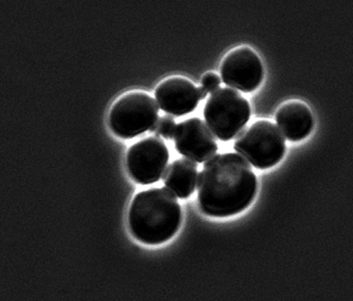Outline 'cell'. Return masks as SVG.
<instances>
[{
  "instance_id": "1",
  "label": "cell",
  "mask_w": 353,
  "mask_h": 301,
  "mask_svg": "<svg viewBox=\"0 0 353 301\" xmlns=\"http://www.w3.org/2000/svg\"><path fill=\"white\" fill-rule=\"evenodd\" d=\"M257 186L249 161L238 153H221L205 161L198 176V203L209 217H232L251 205Z\"/></svg>"
},
{
  "instance_id": "2",
  "label": "cell",
  "mask_w": 353,
  "mask_h": 301,
  "mask_svg": "<svg viewBox=\"0 0 353 301\" xmlns=\"http://www.w3.org/2000/svg\"><path fill=\"white\" fill-rule=\"evenodd\" d=\"M128 220L136 239L146 245H161L181 229V206L169 189H145L133 198Z\"/></svg>"
},
{
  "instance_id": "3",
  "label": "cell",
  "mask_w": 353,
  "mask_h": 301,
  "mask_svg": "<svg viewBox=\"0 0 353 301\" xmlns=\"http://www.w3.org/2000/svg\"><path fill=\"white\" fill-rule=\"evenodd\" d=\"M251 116L249 101L231 87H219L205 103L206 124L221 141H229L244 129Z\"/></svg>"
},
{
  "instance_id": "4",
  "label": "cell",
  "mask_w": 353,
  "mask_h": 301,
  "mask_svg": "<svg viewBox=\"0 0 353 301\" xmlns=\"http://www.w3.org/2000/svg\"><path fill=\"white\" fill-rule=\"evenodd\" d=\"M159 119V107L145 92H128L118 98L109 113V126L118 137L132 139L152 131Z\"/></svg>"
},
{
  "instance_id": "5",
  "label": "cell",
  "mask_w": 353,
  "mask_h": 301,
  "mask_svg": "<svg viewBox=\"0 0 353 301\" xmlns=\"http://www.w3.org/2000/svg\"><path fill=\"white\" fill-rule=\"evenodd\" d=\"M234 149L254 167L270 169L284 158L285 138L272 121H257L239 133Z\"/></svg>"
},
{
  "instance_id": "6",
  "label": "cell",
  "mask_w": 353,
  "mask_h": 301,
  "mask_svg": "<svg viewBox=\"0 0 353 301\" xmlns=\"http://www.w3.org/2000/svg\"><path fill=\"white\" fill-rule=\"evenodd\" d=\"M169 159V149L165 141L159 137H148L130 147L126 167L137 184L150 185L161 180Z\"/></svg>"
},
{
  "instance_id": "7",
  "label": "cell",
  "mask_w": 353,
  "mask_h": 301,
  "mask_svg": "<svg viewBox=\"0 0 353 301\" xmlns=\"http://www.w3.org/2000/svg\"><path fill=\"white\" fill-rule=\"evenodd\" d=\"M221 81L230 87L243 92H252L264 79V66L261 58L246 46L234 48L221 63Z\"/></svg>"
},
{
  "instance_id": "8",
  "label": "cell",
  "mask_w": 353,
  "mask_h": 301,
  "mask_svg": "<svg viewBox=\"0 0 353 301\" xmlns=\"http://www.w3.org/2000/svg\"><path fill=\"white\" fill-rule=\"evenodd\" d=\"M172 138L176 151L197 164L209 160L218 151L214 134L199 118H190L176 125Z\"/></svg>"
},
{
  "instance_id": "9",
  "label": "cell",
  "mask_w": 353,
  "mask_h": 301,
  "mask_svg": "<svg viewBox=\"0 0 353 301\" xmlns=\"http://www.w3.org/2000/svg\"><path fill=\"white\" fill-rule=\"evenodd\" d=\"M154 94L161 109L173 116L192 112L201 101L199 89L184 76H170L161 81Z\"/></svg>"
},
{
  "instance_id": "10",
  "label": "cell",
  "mask_w": 353,
  "mask_h": 301,
  "mask_svg": "<svg viewBox=\"0 0 353 301\" xmlns=\"http://www.w3.org/2000/svg\"><path fill=\"white\" fill-rule=\"evenodd\" d=\"M276 121L290 141H301L312 132V112L301 101H288L281 105L276 113Z\"/></svg>"
},
{
  "instance_id": "11",
  "label": "cell",
  "mask_w": 353,
  "mask_h": 301,
  "mask_svg": "<svg viewBox=\"0 0 353 301\" xmlns=\"http://www.w3.org/2000/svg\"><path fill=\"white\" fill-rule=\"evenodd\" d=\"M197 179V163L188 158H179L169 165L163 180L176 198L188 199L196 189Z\"/></svg>"
},
{
  "instance_id": "12",
  "label": "cell",
  "mask_w": 353,
  "mask_h": 301,
  "mask_svg": "<svg viewBox=\"0 0 353 301\" xmlns=\"http://www.w3.org/2000/svg\"><path fill=\"white\" fill-rule=\"evenodd\" d=\"M174 129H176V121H174V119L171 118V116H164L158 119L152 131L156 133L157 136H161V137L169 139V138H172Z\"/></svg>"
},
{
  "instance_id": "13",
  "label": "cell",
  "mask_w": 353,
  "mask_h": 301,
  "mask_svg": "<svg viewBox=\"0 0 353 301\" xmlns=\"http://www.w3.org/2000/svg\"><path fill=\"white\" fill-rule=\"evenodd\" d=\"M221 83V78L218 76L217 73L208 72L205 73L203 79H201V87H203L206 92L212 93L213 91L219 89Z\"/></svg>"
},
{
  "instance_id": "14",
  "label": "cell",
  "mask_w": 353,
  "mask_h": 301,
  "mask_svg": "<svg viewBox=\"0 0 353 301\" xmlns=\"http://www.w3.org/2000/svg\"><path fill=\"white\" fill-rule=\"evenodd\" d=\"M198 89H199V96H201V101H203V99H205V96H208V92H206V91H205L204 89H203V87H198Z\"/></svg>"
}]
</instances>
